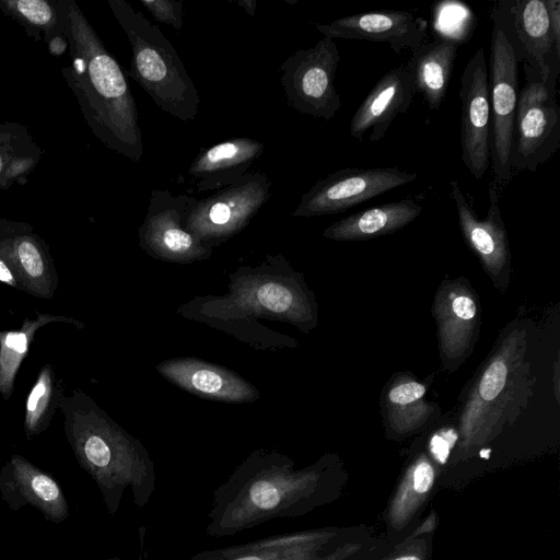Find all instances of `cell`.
<instances>
[{"label":"cell","instance_id":"30","mask_svg":"<svg viewBox=\"0 0 560 560\" xmlns=\"http://www.w3.org/2000/svg\"><path fill=\"white\" fill-rule=\"evenodd\" d=\"M425 388L417 382H407L393 387L389 392V400L397 405L411 404L423 397Z\"/></svg>","mask_w":560,"mask_h":560},{"label":"cell","instance_id":"17","mask_svg":"<svg viewBox=\"0 0 560 560\" xmlns=\"http://www.w3.org/2000/svg\"><path fill=\"white\" fill-rule=\"evenodd\" d=\"M264 144L252 138H231L200 150L188 167V176L198 192H214L248 173L261 156Z\"/></svg>","mask_w":560,"mask_h":560},{"label":"cell","instance_id":"18","mask_svg":"<svg viewBox=\"0 0 560 560\" xmlns=\"http://www.w3.org/2000/svg\"><path fill=\"white\" fill-rule=\"evenodd\" d=\"M450 191L464 238L489 270L501 269L509 261V243L499 207V188L493 183L490 186V206L481 220L476 217L457 180L450 182Z\"/></svg>","mask_w":560,"mask_h":560},{"label":"cell","instance_id":"32","mask_svg":"<svg viewBox=\"0 0 560 560\" xmlns=\"http://www.w3.org/2000/svg\"><path fill=\"white\" fill-rule=\"evenodd\" d=\"M0 282L23 291L16 272L0 244Z\"/></svg>","mask_w":560,"mask_h":560},{"label":"cell","instance_id":"15","mask_svg":"<svg viewBox=\"0 0 560 560\" xmlns=\"http://www.w3.org/2000/svg\"><path fill=\"white\" fill-rule=\"evenodd\" d=\"M416 95L405 65L386 72L359 105L350 120V136L361 140L370 131L369 141H378L399 115L410 107Z\"/></svg>","mask_w":560,"mask_h":560},{"label":"cell","instance_id":"8","mask_svg":"<svg viewBox=\"0 0 560 560\" xmlns=\"http://www.w3.org/2000/svg\"><path fill=\"white\" fill-rule=\"evenodd\" d=\"M197 200L187 194L153 189L138 231L140 247L152 258L168 262L190 264L208 259L213 248L186 228Z\"/></svg>","mask_w":560,"mask_h":560},{"label":"cell","instance_id":"5","mask_svg":"<svg viewBox=\"0 0 560 560\" xmlns=\"http://www.w3.org/2000/svg\"><path fill=\"white\" fill-rule=\"evenodd\" d=\"M490 40L491 165L499 188L511 177V151L517 104L518 56L501 9H494Z\"/></svg>","mask_w":560,"mask_h":560},{"label":"cell","instance_id":"3","mask_svg":"<svg viewBox=\"0 0 560 560\" xmlns=\"http://www.w3.org/2000/svg\"><path fill=\"white\" fill-rule=\"evenodd\" d=\"M107 2L131 47L128 77L161 110L183 122L194 120L200 97L172 43L127 1Z\"/></svg>","mask_w":560,"mask_h":560},{"label":"cell","instance_id":"11","mask_svg":"<svg viewBox=\"0 0 560 560\" xmlns=\"http://www.w3.org/2000/svg\"><path fill=\"white\" fill-rule=\"evenodd\" d=\"M459 98L462 160L480 179L491 161V105L483 48L470 57L460 77Z\"/></svg>","mask_w":560,"mask_h":560},{"label":"cell","instance_id":"6","mask_svg":"<svg viewBox=\"0 0 560 560\" xmlns=\"http://www.w3.org/2000/svg\"><path fill=\"white\" fill-rule=\"evenodd\" d=\"M340 54L334 39L323 37L313 47L299 49L280 65L281 84L293 109L324 120L341 107L335 86Z\"/></svg>","mask_w":560,"mask_h":560},{"label":"cell","instance_id":"35","mask_svg":"<svg viewBox=\"0 0 560 560\" xmlns=\"http://www.w3.org/2000/svg\"><path fill=\"white\" fill-rule=\"evenodd\" d=\"M48 50L54 56H60L68 50V39L63 33L58 34L47 42Z\"/></svg>","mask_w":560,"mask_h":560},{"label":"cell","instance_id":"26","mask_svg":"<svg viewBox=\"0 0 560 560\" xmlns=\"http://www.w3.org/2000/svg\"><path fill=\"white\" fill-rule=\"evenodd\" d=\"M435 474L432 465L424 458L419 459L408 474L402 489L392 508L393 521L404 523L417 509L420 500L431 490Z\"/></svg>","mask_w":560,"mask_h":560},{"label":"cell","instance_id":"28","mask_svg":"<svg viewBox=\"0 0 560 560\" xmlns=\"http://www.w3.org/2000/svg\"><path fill=\"white\" fill-rule=\"evenodd\" d=\"M508 369L502 361H494L486 370L479 384V394L483 400L494 399L503 389Z\"/></svg>","mask_w":560,"mask_h":560},{"label":"cell","instance_id":"12","mask_svg":"<svg viewBox=\"0 0 560 560\" xmlns=\"http://www.w3.org/2000/svg\"><path fill=\"white\" fill-rule=\"evenodd\" d=\"M324 37L360 39L389 45L400 54L422 45L428 34V22L411 12L384 10L339 18L329 24H315Z\"/></svg>","mask_w":560,"mask_h":560},{"label":"cell","instance_id":"34","mask_svg":"<svg viewBox=\"0 0 560 560\" xmlns=\"http://www.w3.org/2000/svg\"><path fill=\"white\" fill-rule=\"evenodd\" d=\"M455 315L463 319H471L476 315V304L468 295H458L452 303Z\"/></svg>","mask_w":560,"mask_h":560},{"label":"cell","instance_id":"2","mask_svg":"<svg viewBox=\"0 0 560 560\" xmlns=\"http://www.w3.org/2000/svg\"><path fill=\"white\" fill-rule=\"evenodd\" d=\"M229 292L198 296L178 308L182 316L203 323L270 319L308 332L317 323V305L303 275L281 254L267 255L257 266H242L229 276Z\"/></svg>","mask_w":560,"mask_h":560},{"label":"cell","instance_id":"25","mask_svg":"<svg viewBox=\"0 0 560 560\" xmlns=\"http://www.w3.org/2000/svg\"><path fill=\"white\" fill-rule=\"evenodd\" d=\"M0 10L19 23L26 35L47 43L62 33V23L56 1L48 0H0Z\"/></svg>","mask_w":560,"mask_h":560},{"label":"cell","instance_id":"4","mask_svg":"<svg viewBox=\"0 0 560 560\" xmlns=\"http://www.w3.org/2000/svg\"><path fill=\"white\" fill-rule=\"evenodd\" d=\"M59 409L78 463L100 482L107 483L119 476L130 458L129 434L79 388L63 396Z\"/></svg>","mask_w":560,"mask_h":560},{"label":"cell","instance_id":"22","mask_svg":"<svg viewBox=\"0 0 560 560\" xmlns=\"http://www.w3.org/2000/svg\"><path fill=\"white\" fill-rule=\"evenodd\" d=\"M50 323L73 324L78 328L84 324L63 315L36 312L35 318L25 317L18 330H0V394L9 400L14 390V382L21 363L26 358L36 331Z\"/></svg>","mask_w":560,"mask_h":560},{"label":"cell","instance_id":"33","mask_svg":"<svg viewBox=\"0 0 560 560\" xmlns=\"http://www.w3.org/2000/svg\"><path fill=\"white\" fill-rule=\"evenodd\" d=\"M550 19V27L555 42V51L557 56L560 54V1L545 0Z\"/></svg>","mask_w":560,"mask_h":560},{"label":"cell","instance_id":"21","mask_svg":"<svg viewBox=\"0 0 560 560\" xmlns=\"http://www.w3.org/2000/svg\"><path fill=\"white\" fill-rule=\"evenodd\" d=\"M512 4L511 23L514 26L516 39L526 55L525 61H532L539 68L541 80L557 78L558 71L553 70L549 63L555 42L546 1L517 0Z\"/></svg>","mask_w":560,"mask_h":560},{"label":"cell","instance_id":"24","mask_svg":"<svg viewBox=\"0 0 560 560\" xmlns=\"http://www.w3.org/2000/svg\"><path fill=\"white\" fill-rule=\"evenodd\" d=\"M63 396V383L57 377L54 365L44 364L25 401L23 427L27 439L40 434L50 425Z\"/></svg>","mask_w":560,"mask_h":560},{"label":"cell","instance_id":"16","mask_svg":"<svg viewBox=\"0 0 560 560\" xmlns=\"http://www.w3.org/2000/svg\"><path fill=\"white\" fill-rule=\"evenodd\" d=\"M0 488L13 509L30 504L57 523L69 515L66 498L57 481L21 455L11 456L2 468Z\"/></svg>","mask_w":560,"mask_h":560},{"label":"cell","instance_id":"37","mask_svg":"<svg viewBox=\"0 0 560 560\" xmlns=\"http://www.w3.org/2000/svg\"><path fill=\"white\" fill-rule=\"evenodd\" d=\"M395 560H421V559L418 558L417 556L406 555V556L398 557Z\"/></svg>","mask_w":560,"mask_h":560},{"label":"cell","instance_id":"29","mask_svg":"<svg viewBox=\"0 0 560 560\" xmlns=\"http://www.w3.org/2000/svg\"><path fill=\"white\" fill-rule=\"evenodd\" d=\"M250 499L260 509H272L278 505L280 494L277 488L269 481H257L249 491Z\"/></svg>","mask_w":560,"mask_h":560},{"label":"cell","instance_id":"13","mask_svg":"<svg viewBox=\"0 0 560 560\" xmlns=\"http://www.w3.org/2000/svg\"><path fill=\"white\" fill-rule=\"evenodd\" d=\"M0 244L11 261L23 292L51 299L58 275L47 243L24 222L0 219Z\"/></svg>","mask_w":560,"mask_h":560},{"label":"cell","instance_id":"31","mask_svg":"<svg viewBox=\"0 0 560 560\" xmlns=\"http://www.w3.org/2000/svg\"><path fill=\"white\" fill-rule=\"evenodd\" d=\"M455 440L456 432L453 430L442 431L431 439L430 448L436 459L445 462Z\"/></svg>","mask_w":560,"mask_h":560},{"label":"cell","instance_id":"20","mask_svg":"<svg viewBox=\"0 0 560 560\" xmlns=\"http://www.w3.org/2000/svg\"><path fill=\"white\" fill-rule=\"evenodd\" d=\"M421 213V206L413 199L382 203L338 220L323 232L334 241H357L378 237L396 232Z\"/></svg>","mask_w":560,"mask_h":560},{"label":"cell","instance_id":"19","mask_svg":"<svg viewBox=\"0 0 560 560\" xmlns=\"http://www.w3.org/2000/svg\"><path fill=\"white\" fill-rule=\"evenodd\" d=\"M459 42L439 37L411 50L405 67L416 94H421L430 110H438L446 95Z\"/></svg>","mask_w":560,"mask_h":560},{"label":"cell","instance_id":"7","mask_svg":"<svg viewBox=\"0 0 560 560\" xmlns=\"http://www.w3.org/2000/svg\"><path fill=\"white\" fill-rule=\"evenodd\" d=\"M267 174L253 172L197 200L186 221L187 230L213 248L243 231L270 197Z\"/></svg>","mask_w":560,"mask_h":560},{"label":"cell","instance_id":"10","mask_svg":"<svg viewBox=\"0 0 560 560\" xmlns=\"http://www.w3.org/2000/svg\"><path fill=\"white\" fill-rule=\"evenodd\" d=\"M417 177V173L396 167L342 168L317 180L303 194L291 215L310 218L343 212Z\"/></svg>","mask_w":560,"mask_h":560},{"label":"cell","instance_id":"9","mask_svg":"<svg viewBox=\"0 0 560 560\" xmlns=\"http://www.w3.org/2000/svg\"><path fill=\"white\" fill-rule=\"evenodd\" d=\"M556 79L528 80L518 94L511 171L535 172L559 148L560 115L555 95Z\"/></svg>","mask_w":560,"mask_h":560},{"label":"cell","instance_id":"1","mask_svg":"<svg viewBox=\"0 0 560 560\" xmlns=\"http://www.w3.org/2000/svg\"><path fill=\"white\" fill-rule=\"evenodd\" d=\"M71 63L61 73L93 135L138 162L144 148L136 100L118 61L74 0H56Z\"/></svg>","mask_w":560,"mask_h":560},{"label":"cell","instance_id":"23","mask_svg":"<svg viewBox=\"0 0 560 560\" xmlns=\"http://www.w3.org/2000/svg\"><path fill=\"white\" fill-rule=\"evenodd\" d=\"M43 153L25 126L0 121V189L25 184Z\"/></svg>","mask_w":560,"mask_h":560},{"label":"cell","instance_id":"27","mask_svg":"<svg viewBox=\"0 0 560 560\" xmlns=\"http://www.w3.org/2000/svg\"><path fill=\"white\" fill-rule=\"evenodd\" d=\"M141 4L159 22L176 30L183 26V2L175 0H140Z\"/></svg>","mask_w":560,"mask_h":560},{"label":"cell","instance_id":"36","mask_svg":"<svg viewBox=\"0 0 560 560\" xmlns=\"http://www.w3.org/2000/svg\"><path fill=\"white\" fill-rule=\"evenodd\" d=\"M237 4L242 7L247 14L255 16L257 2L255 0H238Z\"/></svg>","mask_w":560,"mask_h":560},{"label":"cell","instance_id":"38","mask_svg":"<svg viewBox=\"0 0 560 560\" xmlns=\"http://www.w3.org/2000/svg\"><path fill=\"white\" fill-rule=\"evenodd\" d=\"M236 560H260V559H259V558H257V557H253V556H250V557L240 558V559H236Z\"/></svg>","mask_w":560,"mask_h":560},{"label":"cell","instance_id":"14","mask_svg":"<svg viewBox=\"0 0 560 560\" xmlns=\"http://www.w3.org/2000/svg\"><path fill=\"white\" fill-rule=\"evenodd\" d=\"M155 368L168 382L203 399L245 404L260 397L259 390L234 371L200 359H170Z\"/></svg>","mask_w":560,"mask_h":560}]
</instances>
